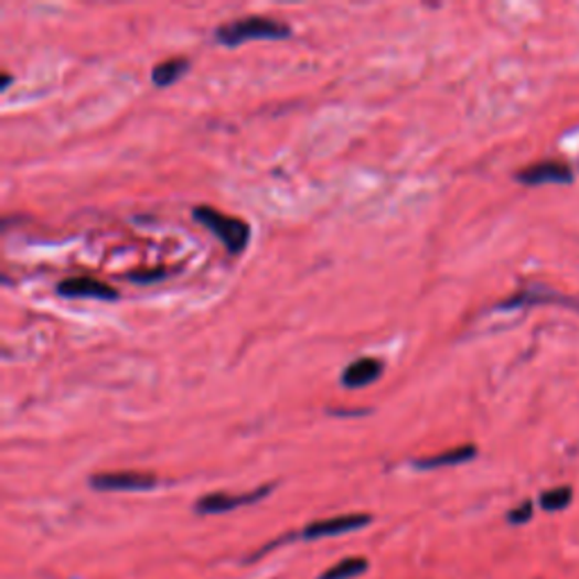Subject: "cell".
I'll return each instance as SVG.
<instances>
[{
  "mask_svg": "<svg viewBox=\"0 0 579 579\" xmlns=\"http://www.w3.org/2000/svg\"><path fill=\"white\" fill-rule=\"evenodd\" d=\"M516 182L523 186H544V184H570L572 170L561 161L532 163L516 172Z\"/></svg>",
  "mask_w": 579,
  "mask_h": 579,
  "instance_id": "6",
  "label": "cell"
},
{
  "mask_svg": "<svg viewBox=\"0 0 579 579\" xmlns=\"http://www.w3.org/2000/svg\"><path fill=\"white\" fill-rule=\"evenodd\" d=\"M478 455V449L473 443H467V447H458L451 451H443L439 455H430L423 460H417L415 467L421 471H432V469H443V467H455V464H464L469 460H473Z\"/></svg>",
  "mask_w": 579,
  "mask_h": 579,
  "instance_id": "9",
  "label": "cell"
},
{
  "mask_svg": "<svg viewBox=\"0 0 579 579\" xmlns=\"http://www.w3.org/2000/svg\"><path fill=\"white\" fill-rule=\"evenodd\" d=\"M193 215L200 225H204L222 245L227 247L229 254H240L247 247L251 232L245 219L229 217L211 206H197L193 208Z\"/></svg>",
  "mask_w": 579,
  "mask_h": 579,
  "instance_id": "2",
  "label": "cell"
},
{
  "mask_svg": "<svg viewBox=\"0 0 579 579\" xmlns=\"http://www.w3.org/2000/svg\"><path fill=\"white\" fill-rule=\"evenodd\" d=\"M270 492H272V484H262V486H258V489H254V492H247V494H222V492L208 494L195 503V512L202 516L227 514V512H234L238 507H247L251 503L262 501Z\"/></svg>",
  "mask_w": 579,
  "mask_h": 579,
  "instance_id": "3",
  "label": "cell"
},
{
  "mask_svg": "<svg viewBox=\"0 0 579 579\" xmlns=\"http://www.w3.org/2000/svg\"><path fill=\"white\" fill-rule=\"evenodd\" d=\"M57 292L62 297H84V299H105V301H114L118 299V292L98 281V279H92V277H73V279H64L60 286H57Z\"/></svg>",
  "mask_w": 579,
  "mask_h": 579,
  "instance_id": "7",
  "label": "cell"
},
{
  "mask_svg": "<svg viewBox=\"0 0 579 579\" xmlns=\"http://www.w3.org/2000/svg\"><path fill=\"white\" fill-rule=\"evenodd\" d=\"M292 34V28L283 21L267 19V17H245L232 23L219 25L215 30L217 43L227 49L243 46L247 41H281Z\"/></svg>",
  "mask_w": 579,
  "mask_h": 579,
  "instance_id": "1",
  "label": "cell"
},
{
  "mask_svg": "<svg viewBox=\"0 0 579 579\" xmlns=\"http://www.w3.org/2000/svg\"><path fill=\"white\" fill-rule=\"evenodd\" d=\"M383 363L376 358H361L351 363L344 372H342V385L349 389H358V387H367L372 385L380 374H383Z\"/></svg>",
  "mask_w": 579,
  "mask_h": 579,
  "instance_id": "8",
  "label": "cell"
},
{
  "mask_svg": "<svg viewBox=\"0 0 579 579\" xmlns=\"http://www.w3.org/2000/svg\"><path fill=\"white\" fill-rule=\"evenodd\" d=\"M369 561L365 557H346L342 561H337L335 566L326 568L320 579H353V577H361L363 572H367Z\"/></svg>",
  "mask_w": 579,
  "mask_h": 579,
  "instance_id": "11",
  "label": "cell"
},
{
  "mask_svg": "<svg viewBox=\"0 0 579 579\" xmlns=\"http://www.w3.org/2000/svg\"><path fill=\"white\" fill-rule=\"evenodd\" d=\"M507 518H510V523H516V525L527 523V521L532 518V503H523L521 507L512 510V512L507 514Z\"/></svg>",
  "mask_w": 579,
  "mask_h": 579,
  "instance_id": "13",
  "label": "cell"
},
{
  "mask_svg": "<svg viewBox=\"0 0 579 579\" xmlns=\"http://www.w3.org/2000/svg\"><path fill=\"white\" fill-rule=\"evenodd\" d=\"M572 501V489L570 486H557V489H550V492L542 494V507L546 512H561L570 505Z\"/></svg>",
  "mask_w": 579,
  "mask_h": 579,
  "instance_id": "12",
  "label": "cell"
},
{
  "mask_svg": "<svg viewBox=\"0 0 579 579\" xmlns=\"http://www.w3.org/2000/svg\"><path fill=\"white\" fill-rule=\"evenodd\" d=\"M10 82H12V77H10V75H6V77H3V88H8V84H10Z\"/></svg>",
  "mask_w": 579,
  "mask_h": 579,
  "instance_id": "15",
  "label": "cell"
},
{
  "mask_svg": "<svg viewBox=\"0 0 579 579\" xmlns=\"http://www.w3.org/2000/svg\"><path fill=\"white\" fill-rule=\"evenodd\" d=\"M189 66H191V62H189L186 57L165 60L163 64L154 66V71H152V82H154V86H159V88L170 86V84H174L176 79H180V77L189 71Z\"/></svg>",
  "mask_w": 579,
  "mask_h": 579,
  "instance_id": "10",
  "label": "cell"
},
{
  "mask_svg": "<svg viewBox=\"0 0 579 579\" xmlns=\"http://www.w3.org/2000/svg\"><path fill=\"white\" fill-rule=\"evenodd\" d=\"M96 492H148L157 484L152 473L141 471H116V473H98L88 478Z\"/></svg>",
  "mask_w": 579,
  "mask_h": 579,
  "instance_id": "4",
  "label": "cell"
},
{
  "mask_svg": "<svg viewBox=\"0 0 579 579\" xmlns=\"http://www.w3.org/2000/svg\"><path fill=\"white\" fill-rule=\"evenodd\" d=\"M163 272H154V275H129L131 281H137V283H150V281H157L161 279Z\"/></svg>",
  "mask_w": 579,
  "mask_h": 579,
  "instance_id": "14",
  "label": "cell"
},
{
  "mask_svg": "<svg viewBox=\"0 0 579 579\" xmlns=\"http://www.w3.org/2000/svg\"><path fill=\"white\" fill-rule=\"evenodd\" d=\"M372 523L369 514H344V516H333L324 521H315L303 527L301 537L303 539H326V537H340V534H349L355 529H363Z\"/></svg>",
  "mask_w": 579,
  "mask_h": 579,
  "instance_id": "5",
  "label": "cell"
}]
</instances>
